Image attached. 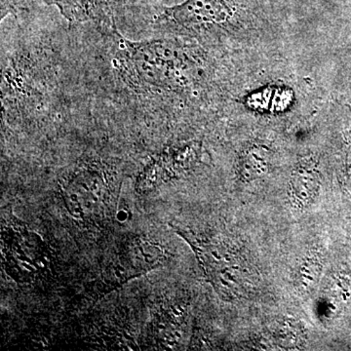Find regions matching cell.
I'll list each match as a JSON object with an SVG mask.
<instances>
[{
	"instance_id": "8992f818",
	"label": "cell",
	"mask_w": 351,
	"mask_h": 351,
	"mask_svg": "<svg viewBox=\"0 0 351 351\" xmlns=\"http://www.w3.org/2000/svg\"><path fill=\"white\" fill-rule=\"evenodd\" d=\"M319 263L313 260L307 261L304 265H302L301 271H300V280L302 285L304 287L311 286V283L319 276Z\"/></svg>"
},
{
	"instance_id": "6da1fadb",
	"label": "cell",
	"mask_w": 351,
	"mask_h": 351,
	"mask_svg": "<svg viewBox=\"0 0 351 351\" xmlns=\"http://www.w3.org/2000/svg\"><path fill=\"white\" fill-rule=\"evenodd\" d=\"M195 250L200 265L219 294L225 298H239L252 284V274L239 250L225 241L197 239L181 233Z\"/></svg>"
},
{
	"instance_id": "277c9868",
	"label": "cell",
	"mask_w": 351,
	"mask_h": 351,
	"mask_svg": "<svg viewBox=\"0 0 351 351\" xmlns=\"http://www.w3.org/2000/svg\"><path fill=\"white\" fill-rule=\"evenodd\" d=\"M319 189V172L313 160H304L298 165L291 179V195L297 206L311 204Z\"/></svg>"
},
{
	"instance_id": "7a4b0ae2",
	"label": "cell",
	"mask_w": 351,
	"mask_h": 351,
	"mask_svg": "<svg viewBox=\"0 0 351 351\" xmlns=\"http://www.w3.org/2000/svg\"><path fill=\"white\" fill-rule=\"evenodd\" d=\"M234 10L235 0H186L163 9L158 20L186 29H202L226 22Z\"/></svg>"
},
{
	"instance_id": "5b68a950",
	"label": "cell",
	"mask_w": 351,
	"mask_h": 351,
	"mask_svg": "<svg viewBox=\"0 0 351 351\" xmlns=\"http://www.w3.org/2000/svg\"><path fill=\"white\" fill-rule=\"evenodd\" d=\"M241 167V174L245 179L253 180L265 173L267 161L263 152L252 149L242 159Z\"/></svg>"
},
{
	"instance_id": "3957f363",
	"label": "cell",
	"mask_w": 351,
	"mask_h": 351,
	"mask_svg": "<svg viewBox=\"0 0 351 351\" xmlns=\"http://www.w3.org/2000/svg\"><path fill=\"white\" fill-rule=\"evenodd\" d=\"M45 2L48 5L56 7L71 25L114 24L112 0H45Z\"/></svg>"
}]
</instances>
